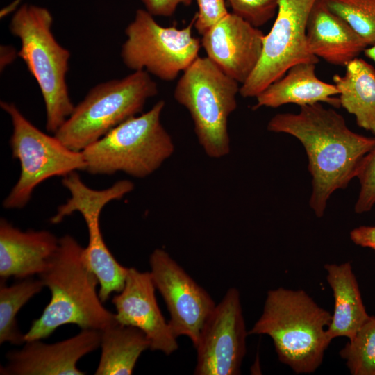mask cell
Returning a JSON list of instances; mask_svg holds the SVG:
<instances>
[{"label":"cell","instance_id":"cell-12","mask_svg":"<svg viewBox=\"0 0 375 375\" xmlns=\"http://www.w3.org/2000/svg\"><path fill=\"white\" fill-rule=\"evenodd\" d=\"M150 274L166 303L176 337H188L196 346L201 328L216 303L209 293L164 249L149 257Z\"/></svg>","mask_w":375,"mask_h":375},{"label":"cell","instance_id":"cell-30","mask_svg":"<svg viewBox=\"0 0 375 375\" xmlns=\"http://www.w3.org/2000/svg\"><path fill=\"white\" fill-rule=\"evenodd\" d=\"M351 240L356 245L369 248L375 252V226H360L349 233Z\"/></svg>","mask_w":375,"mask_h":375},{"label":"cell","instance_id":"cell-10","mask_svg":"<svg viewBox=\"0 0 375 375\" xmlns=\"http://www.w3.org/2000/svg\"><path fill=\"white\" fill-rule=\"evenodd\" d=\"M316 0H279L276 17L265 35L260 59L249 78L240 86L244 98L256 97L273 82L300 62L317 64L309 50L306 26Z\"/></svg>","mask_w":375,"mask_h":375},{"label":"cell","instance_id":"cell-16","mask_svg":"<svg viewBox=\"0 0 375 375\" xmlns=\"http://www.w3.org/2000/svg\"><path fill=\"white\" fill-rule=\"evenodd\" d=\"M201 36V44L207 57L242 85L259 62L265 34L242 17L229 12Z\"/></svg>","mask_w":375,"mask_h":375},{"label":"cell","instance_id":"cell-22","mask_svg":"<svg viewBox=\"0 0 375 375\" xmlns=\"http://www.w3.org/2000/svg\"><path fill=\"white\" fill-rule=\"evenodd\" d=\"M150 341L139 328L118 322L101 331V348L96 375H130Z\"/></svg>","mask_w":375,"mask_h":375},{"label":"cell","instance_id":"cell-9","mask_svg":"<svg viewBox=\"0 0 375 375\" xmlns=\"http://www.w3.org/2000/svg\"><path fill=\"white\" fill-rule=\"evenodd\" d=\"M196 15L182 28L162 26L145 9H138L125 28L120 56L124 65L172 81L199 56L201 40L192 34Z\"/></svg>","mask_w":375,"mask_h":375},{"label":"cell","instance_id":"cell-21","mask_svg":"<svg viewBox=\"0 0 375 375\" xmlns=\"http://www.w3.org/2000/svg\"><path fill=\"white\" fill-rule=\"evenodd\" d=\"M345 67L343 76L333 77L340 106L354 115L359 127L375 135V69L358 58Z\"/></svg>","mask_w":375,"mask_h":375},{"label":"cell","instance_id":"cell-11","mask_svg":"<svg viewBox=\"0 0 375 375\" xmlns=\"http://www.w3.org/2000/svg\"><path fill=\"white\" fill-rule=\"evenodd\" d=\"M247 331L239 290H227L204 322L194 347L196 375H238L246 354Z\"/></svg>","mask_w":375,"mask_h":375},{"label":"cell","instance_id":"cell-13","mask_svg":"<svg viewBox=\"0 0 375 375\" xmlns=\"http://www.w3.org/2000/svg\"><path fill=\"white\" fill-rule=\"evenodd\" d=\"M70 198L60 207L65 216L79 212L88 226V244L82 251V258L94 274L100 285L98 294L102 302L106 301L112 292H119L124 288L128 268L119 264L107 247L99 226V217L103 208L118 198L114 187L96 190L82 181L73 183L69 188Z\"/></svg>","mask_w":375,"mask_h":375},{"label":"cell","instance_id":"cell-15","mask_svg":"<svg viewBox=\"0 0 375 375\" xmlns=\"http://www.w3.org/2000/svg\"><path fill=\"white\" fill-rule=\"evenodd\" d=\"M101 331L83 329L77 335L53 344L41 340L26 341L24 347L6 355L1 375H83L77 362L100 347Z\"/></svg>","mask_w":375,"mask_h":375},{"label":"cell","instance_id":"cell-27","mask_svg":"<svg viewBox=\"0 0 375 375\" xmlns=\"http://www.w3.org/2000/svg\"><path fill=\"white\" fill-rule=\"evenodd\" d=\"M234 14L255 27L265 25L277 12L279 0H226Z\"/></svg>","mask_w":375,"mask_h":375},{"label":"cell","instance_id":"cell-5","mask_svg":"<svg viewBox=\"0 0 375 375\" xmlns=\"http://www.w3.org/2000/svg\"><path fill=\"white\" fill-rule=\"evenodd\" d=\"M163 100L147 112L119 124L81 152L85 171L92 174L124 172L144 178L158 169L174 153L172 137L162 126Z\"/></svg>","mask_w":375,"mask_h":375},{"label":"cell","instance_id":"cell-3","mask_svg":"<svg viewBox=\"0 0 375 375\" xmlns=\"http://www.w3.org/2000/svg\"><path fill=\"white\" fill-rule=\"evenodd\" d=\"M331 313L303 290L267 292L262 314L249 334L267 335L279 360L297 374H310L322 363L330 340Z\"/></svg>","mask_w":375,"mask_h":375},{"label":"cell","instance_id":"cell-31","mask_svg":"<svg viewBox=\"0 0 375 375\" xmlns=\"http://www.w3.org/2000/svg\"><path fill=\"white\" fill-rule=\"evenodd\" d=\"M18 56V52L11 45H3L0 48V69L3 70Z\"/></svg>","mask_w":375,"mask_h":375},{"label":"cell","instance_id":"cell-8","mask_svg":"<svg viewBox=\"0 0 375 375\" xmlns=\"http://www.w3.org/2000/svg\"><path fill=\"white\" fill-rule=\"evenodd\" d=\"M10 117L12 133L10 139L12 157L20 163L19 179L3 201L6 209L22 208L30 201L33 190L44 181L84 170L81 151L66 147L55 135L41 131L29 122L13 103L1 101Z\"/></svg>","mask_w":375,"mask_h":375},{"label":"cell","instance_id":"cell-20","mask_svg":"<svg viewBox=\"0 0 375 375\" xmlns=\"http://www.w3.org/2000/svg\"><path fill=\"white\" fill-rule=\"evenodd\" d=\"M326 281L334 298L333 313L327 328L331 341L338 337L351 340L369 315L362 301L350 262L326 264Z\"/></svg>","mask_w":375,"mask_h":375},{"label":"cell","instance_id":"cell-32","mask_svg":"<svg viewBox=\"0 0 375 375\" xmlns=\"http://www.w3.org/2000/svg\"><path fill=\"white\" fill-rule=\"evenodd\" d=\"M365 55L375 62V44L364 50Z\"/></svg>","mask_w":375,"mask_h":375},{"label":"cell","instance_id":"cell-23","mask_svg":"<svg viewBox=\"0 0 375 375\" xmlns=\"http://www.w3.org/2000/svg\"><path fill=\"white\" fill-rule=\"evenodd\" d=\"M44 287L40 278L28 277L6 285L1 278L0 284V344L9 342L20 345L26 340L19 331L16 316L19 310Z\"/></svg>","mask_w":375,"mask_h":375},{"label":"cell","instance_id":"cell-4","mask_svg":"<svg viewBox=\"0 0 375 375\" xmlns=\"http://www.w3.org/2000/svg\"><path fill=\"white\" fill-rule=\"evenodd\" d=\"M53 18L44 7L25 3L13 14L9 29L19 39L18 51L35 78L46 109V129L54 134L74 110L66 81L70 52L52 32Z\"/></svg>","mask_w":375,"mask_h":375},{"label":"cell","instance_id":"cell-7","mask_svg":"<svg viewBox=\"0 0 375 375\" xmlns=\"http://www.w3.org/2000/svg\"><path fill=\"white\" fill-rule=\"evenodd\" d=\"M240 88L207 56H198L176 83L174 98L188 110L199 143L210 158L230 152L228 119L237 108Z\"/></svg>","mask_w":375,"mask_h":375},{"label":"cell","instance_id":"cell-2","mask_svg":"<svg viewBox=\"0 0 375 375\" xmlns=\"http://www.w3.org/2000/svg\"><path fill=\"white\" fill-rule=\"evenodd\" d=\"M83 249L69 235L59 238L57 249L39 275L51 299L24 334L26 341L46 338L65 324L102 331L117 322L115 313L102 304L97 278L83 260Z\"/></svg>","mask_w":375,"mask_h":375},{"label":"cell","instance_id":"cell-6","mask_svg":"<svg viewBox=\"0 0 375 375\" xmlns=\"http://www.w3.org/2000/svg\"><path fill=\"white\" fill-rule=\"evenodd\" d=\"M157 83L146 71L93 87L55 133L69 149L82 151L112 128L136 116L157 95Z\"/></svg>","mask_w":375,"mask_h":375},{"label":"cell","instance_id":"cell-17","mask_svg":"<svg viewBox=\"0 0 375 375\" xmlns=\"http://www.w3.org/2000/svg\"><path fill=\"white\" fill-rule=\"evenodd\" d=\"M59 239L48 231H22L0 221V276L23 279L40 275L58 248Z\"/></svg>","mask_w":375,"mask_h":375},{"label":"cell","instance_id":"cell-18","mask_svg":"<svg viewBox=\"0 0 375 375\" xmlns=\"http://www.w3.org/2000/svg\"><path fill=\"white\" fill-rule=\"evenodd\" d=\"M306 40L314 56L338 66H346L368 46L344 20L328 9L324 0H316L310 12Z\"/></svg>","mask_w":375,"mask_h":375},{"label":"cell","instance_id":"cell-29","mask_svg":"<svg viewBox=\"0 0 375 375\" xmlns=\"http://www.w3.org/2000/svg\"><path fill=\"white\" fill-rule=\"evenodd\" d=\"M144 9L154 17L172 16L181 5L188 6L192 0H140Z\"/></svg>","mask_w":375,"mask_h":375},{"label":"cell","instance_id":"cell-26","mask_svg":"<svg viewBox=\"0 0 375 375\" xmlns=\"http://www.w3.org/2000/svg\"><path fill=\"white\" fill-rule=\"evenodd\" d=\"M356 178L360 190L354 210L362 214L369 212L375 206V147L363 158Z\"/></svg>","mask_w":375,"mask_h":375},{"label":"cell","instance_id":"cell-25","mask_svg":"<svg viewBox=\"0 0 375 375\" xmlns=\"http://www.w3.org/2000/svg\"><path fill=\"white\" fill-rule=\"evenodd\" d=\"M369 45L375 44V0H324Z\"/></svg>","mask_w":375,"mask_h":375},{"label":"cell","instance_id":"cell-19","mask_svg":"<svg viewBox=\"0 0 375 375\" xmlns=\"http://www.w3.org/2000/svg\"><path fill=\"white\" fill-rule=\"evenodd\" d=\"M315 63L300 62L292 66L278 80L263 90L256 98L253 109L261 107L278 108L293 103L304 106L326 103L340 106L338 90L335 84L320 80L315 73Z\"/></svg>","mask_w":375,"mask_h":375},{"label":"cell","instance_id":"cell-28","mask_svg":"<svg viewBox=\"0 0 375 375\" xmlns=\"http://www.w3.org/2000/svg\"><path fill=\"white\" fill-rule=\"evenodd\" d=\"M198 12L196 15L194 28L202 35L219 22L229 12L225 0H196Z\"/></svg>","mask_w":375,"mask_h":375},{"label":"cell","instance_id":"cell-14","mask_svg":"<svg viewBox=\"0 0 375 375\" xmlns=\"http://www.w3.org/2000/svg\"><path fill=\"white\" fill-rule=\"evenodd\" d=\"M156 289L149 272L128 267L124 286L112 303L118 322L139 328L149 340L151 350L169 356L178 349V338L158 305Z\"/></svg>","mask_w":375,"mask_h":375},{"label":"cell","instance_id":"cell-1","mask_svg":"<svg viewBox=\"0 0 375 375\" xmlns=\"http://www.w3.org/2000/svg\"><path fill=\"white\" fill-rule=\"evenodd\" d=\"M267 130L290 135L303 145L312 176L309 205L317 217L324 215L332 194L356 177L363 158L375 147V137L353 132L340 113L322 103L301 106L297 113H278Z\"/></svg>","mask_w":375,"mask_h":375},{"label":"cell","instance_id":"cell-24","mask_svg":"<svg viewBox=\"0 0 375 375\" xmlns=\"http://www.w3.org/2000/svg\"><path fill=\"white\" fill-rule=\"evenodd\" d=\"M353 375H375V316H370L340 351Z\"/></svg>","mask_w":375,"mask_h":375}]
</instances>
